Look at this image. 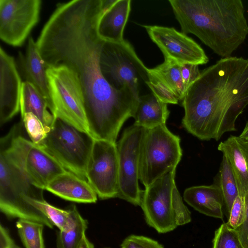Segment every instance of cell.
<instances>
[{"instance_id": "6da1fadb", "label": "cell", "mask_w": 248, "mask_h": 248, "mask_svg": "<svg viewBox=\"0 0 248 248\" xmlns=\"http://www.w3.org/2000/svg\"><path fill=\"white\" fill-rule=\"evenodd\" d=\"M103 12L102 0L58 3L36 43L47 68L63 65L77 75L89 134L94 140L116 142L123 124L133 117L140 96L129 87L116 90L101 73L105 41L97 28Z\"/></svg>"}, {"instance_id": "7a4b0ae2", "label": "cell", "mask_w": 248, "mask_h": 248, "mask_svg": "<svg viewBox=\"0 0 248 248\" xmlns=\"http://www.w3.org/2000/svg\"><path fill=\"white\" fill-rule=\"evenodd\" d=\"M181 101L182 125L199 139L218 140L236 131V120L248 105V59L217 61L201 72Z\"/></svg>"}, {"instance_id": "3957f363", "label": "cell", "mask_w": 248, "mask_h": 248, "mask_svg": "<svg viewBox=\"0 0 248 248\" xmlns=\"http://www.w3.org/2000/svg\"><path fill=\"white\" fill-rule=\"evenodd\" d=\"M182 32L197 36L215 53L231 57L248 35L241 0H169Z\"/></svg>"}, {"instance_id": "277c9868", "label": "cell", "mask_w": 248, "mask_h": 248, "mask_svg": "<svg viewBox=\"0 0 248 248\" xmlns=\"http://www.w3.org/2000/svg\"><path fill=\"white\" fill-rule=\"evenodd\" d=\"M43 190L34 186L7 148L0 143V209L10 218L37 222L53 228L48 218L35 205L44 200Z\"/></svg>"}, {"instance_id": "5b68a950", "label": "cell", "mask_w": 248, "mask_h": 248, "mask_svg": "<svg viewBox=\"0 0 248 248\" xmlns=\"http://www.w3.org/2000/svg\"><path fill=\"white\" fill-rule=\"evenodd\" d=\"M94 139L63 120L55 118L39 145L66 170L86 180V171Z\"/></svg>"}, {"instance_id": "8992f818", "label": "cell", "mask_w": 248, "mask_h": 248, "mask_svg": "<svg viewBox=\"0 0 248 248\" xmlns=\"http://www.w3.org/2000/svg\"><path fill=\"white\" fill-rule=\"evenodd\" d=\"M22 124L15 125L0 143L8 149L30 181L45 189L47 185L66 170L41 146L25 138L22 134Z\"/></svg>"}, {"instance_id": "52a82bcc", "label": "cell", "mask_w": 248, "mask_h": 248, "mask_svg": "<svg viewBox=\"0 0 248 248\" xmlns=\"http://www.w3.org/2000/svg\"><path fill=\"white\" fill-rule=\"evenodd\" d=\"M180 138L166 124L147 129L140 156L139 180L146 187L169 172L176 170L182 150Z\"/></svg>"}, {"instance_id": "ba28073f", "label": "cell", "mask_w": 248, "mask_h": 248, "mask_svg": "<svg viewBox=\"0 0 248 248\" xmlns=\"http://www.w3.org/2000/svg\"><path fill=\"white\" fill-rule=\"evenodd\" d=\"M46 74L52 102L51 113L89 134L82 89L77 75L63 65L47 68Z\"/></svg>"}, {"instance_id": "9c48e42d", "label": "cell", "mask_w": 248, "mask_h": 248, "mask_svg": "<svg viewBox=\"0 0 248 248\" xmlns=\"http://www.w3.org/2000/svg\"><path fill=\"white\" fill-rule=\"evenodd\" d=\"M100 66L105 79L117 90L129 87L139 95L140 83L148 80V68L125 40L120 42L104 41Z\"/></svg>"}, {"instance_id": "30bf717a", "label": "cell", "mask_w": 248, "mask_h": 248, "mask_svg": "<svg viewBox=\"0 0 248 248\" xmlns=\"http://www.w3.org/2000/svg\"><path fill=\"white\" fill-rule=\"evenodd\" d=\"M146 128L133 124L125 129L116 143L119 165L117 197L140 206L142 192L139 186L141 150Z\"/></svg>"}, {"instance_id": "8fae6325", "label": "cell", "mask_w": 248, "mask_h": 248, "mask_svg": "<svg viewBox=\"0 0 248 248\" xmlns=\"http://www.w3.org/2000/svg\"><path fill=\"white\" fill-rule=\"evenodd\" d=\"M176 170L158 178L142 192L140 207L147 225L159 233L177 227L173 208L172 191L175 185Z\"/></svg>"}, {"instance_id": "7c38bea8", "label": "cell", "mask_w": 248, "mask_h": 248, "mask_svg": "<svg viewBox=\"0 0 248 248\" xmlns=\"http://www.w3.org/2000/svg\"><path fill=\"white\" fill-rule=\"evenodd\" d=\"M118 176L116 143L94 140L86 168V177L99 199L117 197Z\"/></svg>"}, {"instance_id": "4fadbf2b", "label": "cell", "mask_w": 248, "mask_h": 248, "mask_svg": "<svg viewBox=\"0 0 248 248\" xmlns=\"http://www.w3.org/2000/svg\"><path fill=\"white\" fill-rule=\"evenodd\" d=\"M40 0H0V38L13 46L25 42L40 16Z\"/></svg>"}, {"instance_id": "5bb4252c", "label": "cell", "mask_w": 248, "mask_h": 248, "mask_svg": "<svg viewBox=\"0 0 248 248\" xmlns=\"http://www.w3.org/2000/svg\"><path fill=\"white\" fill-rule=\"evenodd\" d=\"M151 39L159 48L164 58L180 64L207 63L209 59L203 49L192 38L173 28L143 25Z\"/></svg>"}, {"instance_id": "9a60e30c", "label": "cell", "mask_w": 248, "mask_h": 248, "mask_svg": "<svg viewBox=\"0 0 248 248\" xmlns=\"http://www.w3.org/2000/svg\"><path fill=\"white\" fill-rule=\"evenodd\" d=\"M22 83L13 57L0 48V125L20 110Z\"/></svg>"}, {"instance_id": "2e32d148", "label": "cell", "mask_w": 248, "mask_h": 248, "mask_svg": "<svg viewBox=\"0 0 248 248\" xmlns=\"http://www.w3.org/2000/svg\"><path fill=\"white\" fill-rule=\"evenodd\" d=\"M146 84L152 92L166 104H177L183 98L186 90L183 82L181 64L164 58V61L153 68H148Z\"/></svg>"}, {"instance_id": "e0dca14e", "label": "cell", "mask_w": 248, "mask_h": 248, "mask_svg": "<svg viewBox=\"0 0 248 248\" xmlns=\"http://www.w3.org/2000/svg\"><path fill=\"white\" fill-rule=\"evenodd\" d=\"M18 62L26 81L34 85L45 99L48 109H52L46 74L47 68L38 50L36 43L32 37L28 39L25 55L18 52Z\"/></svg>"}, {"instance_id": "ac0fdd59", "label": "cell", "mask_w": 248, "mask_h": 248, "mask_svg": "<svg viewBox=\"0 0 248 248\" xmlns=\"http://www.w3.org/2000/svg\"><path fill=\"white\" fill-rule=\"evenodd\" d=\"M45 189L64 200L79 203H95L97 195L86 180L66 170L52 179Z\"/></svg>"}, {"instance_id": "d6986e66", "label": "cell", "mask_w": 248, "mask_h": 248, "mask_svg": "<svg viewBox=\"0 0 248 248\" xmlns=\"http://www.w3.org/2000/svg\"><path fill=\"white\" fill-rule=\"evenodd\" d=\"M184 201L199 212L223 219L225 213L223 196L218 185L194 186L185 189Z\"/></svg>"}, {"instance_id": "ffe728a7", "label": "cell", "mask_w": 248, "mask_h": 248, "mask_svg": "<svg viewBox=\"0 0 248 248\" xmlns=\"http://www.w3.org/2000/svg\"><path fill=\"white\" fill-rule=\"evenodd\" d=\"M217 149L228 160L237 181L239 196L244 197L248 193V143L231 136Z\"/></svg>"}, {"instance_id": "44dd1931", "label": "cell", "mask_w": 248, "mask_h": 248, "mask_svg": "<svg viewBox=\"0 0 248 248\" xmlns=\"http://www.w3.org/2000/svg\"><path fill=\"white\" fill-rule=\"evenodd\" d=\"M131 0H116L103 12L98 24V33L104 41L120 42L123 41L124 29L131 10Z\"/></svg>"}, {"instance_id": "7402d4cb", "label": "cell", "mask_w": 248, "mask_h": 248, "mask_svg": "<svg viewBox=\"0 0 248 248\" xmlns=\"http://www.w3.org/2000/svg\"><path fill=\"white\" fill-rule=\"evenodd\" d=\"M170 115L167 104L162 101L152 92L140 96L133 115L134 124L150 129L166 124Z\"/></svg>"}, {"instance_id": "603a6c76", "label": "cell", "mask_w": 248, "mask_h": 248, "mask_svg": "<svg viewBox=\"0 0 248 248\" xmlns=\"http://www.w3.org/2000/svg\"><path fill=\"white\" fill-rule=\"evenodd\" d=\"M47 108L45 99L34 85L26 81L23 82L20 94L21 115L32 113L49 131L56 117L48 111Z\"/></svg>"}, {"instance_id": "cb8c5ba5", "label": "cell", "mask_w": 248, "mask_h": 248, "mask_svg": "<svg viewBox=\"0 0 248 248\" xmlns=\"http://www.w3.org/2000/svg\"><path fill=\"white\" fill-rule=\"evenodd\" d=\"M69 214L57 240V248H77L88 228V221L79 214L76 206L69 208Z\"/></svg>"}, {"instance_id": "d4e9b609", "label": "cell", "mask_w": 248, "mask_h": 248, "mask_svg": "<svg viewBox=\"0 0 248 248\" xmlns=\"http://www.w3.org/2000/svg\"><path fill=\"white\" fill-rule=\"evenodd\" d=\"M219 186L221 190L228 217L235 199L239 196L238 185L234 171L227 157L223 155L219 170Z\"/></svg>"}, {"instance_id": "484cf974", "label": "cell", "mask_w": 248, "mask_h": 248, "mask_svg": "<svg viewBox=\"0 0 248 248\" xmlns=\"http://www.w3.org/2000/svg\"><path fill=\"white\" fill-rule=\"evenodd\" d=\"M16 226L25 248H45L43 236V224L18 219Z\"/></svg>"}, {"instance_id": "4316f807", "label": "cell", "mask_w": 248, "mask_h": 248, "mask_svg": "<svg viewBox=\"0 0 248 248\" xmlns=\"http://www.w3.org/2000/svg\"><path fill=\"white\" fill-rule=\"evenodd\" d=\"M213 248H243L235 232L224 223L216 231Z\"/></svg>"}, {"instance_id": "83f0119b", "label": "cell", "mask_w": 248, "mask_h": 248, "mask_svg": "<svg viewBox=\"0 0 248 248\" xmlns=\"http://www.w3.org/2000/svg\"><path fill=\"white\" fill-rule=\"evenodd\" d=\"M21 117L31 140L36 144H40L48 131L39 119L32 113H26L21 115Z\"/></svg>"}, {"instance_id": "f1b7e54d", "label": "cell", "mask_w": 248, "mask_h": 248, "mask_svg": "<svg viewBox=\"0 0 248 248\" xmlns=\"http://www.w3.org/2000/svg\"><path fill=\"white\" fill-rule=\"evenodd\" d=\"M38 205L41 211L53 225L56 226L59 230H62L69 216L68 209L63 210L57 208L50 204L45 200L39 201Z\"/></svg>"}, {"instance_id": "f546056e", "label": "cell", "mask_w": 248, "mask_h": 248, "mask_svg": "<svg viewBox=\"0 0 248 248\" xmlns=\"http://www.w3.org/2000/svg\"><path fill=\"white\" fill-rule=\"evenodd\" d=\"M172 203L177 226L189 223L191 221V213L184 204L176 186H174L172 191Z\"/></svg>"}, {"instance_id": "4dcf8cb0", "label": "cell", "mask_w": 248, "mask_h": 248, "mask_svg": "<svg viewBox=\"0 0 248 248\" xmlns=\"http://www.w3.org/2000/svg\"><path fill=\"white\" fill-rule=\"evenodd\" d=\"M121 248H164L157 241L151 238L135 234L126 237L120 245Z\"/></svg>"}, {"instance_id": "1f68e13d", "label": "cell", "mask_w": 248, "mask_h": 248, "mask_svg": "<svg viewBox=\"0 0 248 248\" xmlns=\"http://www.w3.org/2000/svg\"><path fill=\"white\" fill-rule=\"evenodd\" d=\"M245 217V206L244 197L238 196L233 202L226 223L230 228L234 230L242 224Z\"/></svg>"}, {"instance_id": "d6a6232c", "label": "cell", "mask_w": 248, "mask_h": 248, "mask_svg": "<svg viewBox=\"0 0 248 248\" xmlns=\"http://www.w3.org/2000/svg\"><path fill=\"white\" fill-rule=\"evenodd\" d=\"M181 72L186 91L198 79L201 74L198 65L188 63L181 64Z\"/></svg>"}, {"instance_id": "836d02e7", "label": "cell", "mask_w": 248, "mask_h": 248, "mask_svg": "<svg viewBox=\"0 0 248 248\" xmlns=\"http://www.w3.org/2000/svg\"><path fill=\"white\" fill-rule=\"evenodd\" d=\"M245 206L244 220L238 227L233 230L237 234L243 248H248V193L244 196Z\"/></svg>"}, {"instance_id": "e575fe53", "label": "cell", "mask_w": 248, "mask_h": 248, "mask_svg": "<svg viewBox=\"0 0 248 248\" xmlns=\"http://www.w3.org/2000/svg\"><path fill=\"white\" fill-rule=\"evenodd\" d=\"M15 244L8 230L0 226V248H10Z\"/></svg>"}, {"instance_id": "d590c367", "label": "cell", "mask_w": 248, "mask_h": 248, "mask_svg": "<svg viewBox=\"0 0 248 248\" xmlns=\"http://www.w3.org/2000/svg\"><path fill=\"white\" fill-rule=\"evenodd\" d=\"M77 248H94L93 244L87 238L85 234Z\"/></svg>"}, {"instance_id": "8d00e7d4", "label": "cell", "mask_w": 248, "mask_h": 248, "mask_svg": "<svg viewBox=\"0 0 248 248\" xmlns=\"http://www.w3.org/2000/svg\"><path fill=\"white\" fill-rule=\"evenodd\" d=\"M239 137L244 142L248 143V122Z\"/></svg>"}, {"instance_id": "74e56055", "label": "cell", "mask_w": 248, "mask_h": 248, "mask_svg": "<svg viewBox=\"0 0 248 248\" xmlns=\"http://www.w3.org/2000/svg\"><path fill=\"white\" fill-rule=\"evenodd\" d=\"M10 248H21L17 246L15 243Z\"/></svg>"}, {"instance_id": "f35d334b", "label": "cell", "mask_w": 248, "mask_h": 248, "mask_svg": "<svg viewBox=\"0 0 248 248\" xmlns=\"http://www.w3.org/2000/svg\"></svg>"}]
</instances>
